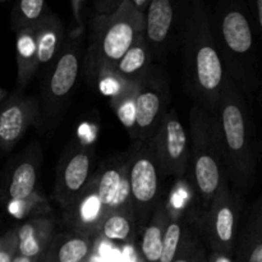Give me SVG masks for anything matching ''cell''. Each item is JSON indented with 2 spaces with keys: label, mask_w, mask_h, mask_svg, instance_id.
I'll use <instances>...</instances> for the list:
<instances>
[{
  "label": "cell",
  "mask_w": 262,
  "mask_h": 262,
  "mask_svg": "<svg viewBox=\"0 0 262 262\" xmlns=\"http://www.w3.org/2000/svg\"><path fill=\"white\" fill-rule=\"evenodd\" d=\"M211 117V129L228 183L246 194L255 186L258 142L252 104L225 76L222 95Z\"/></svg>",
  "instance_id": "1"
},
{
  "label": "cell",
  "mask_w": 262,
  "mask_h": 262,
  "mask_svg": "<svg viewBox=\"0 0 262 262\" xmlns=\"http://www.w3.org/2000/svg\"><path fill=\"white\" fill-rule=\"evenodd\" d=\"M225 76L250 104L260 94V60L246 0H219L209 14Z\"/></svg>",
  "instance_id": "2"
},
{
  "label": "cell",
  "mask_w": 262,
  "mask_h": 262,
  "mask_svg": "<svg viewBox=\"0 0 262 262\" xmlns=\"http://www.w3.org/2000/svg\"><path fill=\"white\" fill-rule=\"evenodd\" d=\"M205 0H193L179 41L184 83L194 105L212 115L225 82V72L210 26Z\"/></svg>",
  "instance_id": "3"
},
{
  "label": "cell",
  "mask_w": 262,
  "mask_h": 262,
  "mask_svg": "<svg viewBox=\"0 0 262 262\" xmlns=\"http://www.w3.org/2000/svg\"><path fill=\"white\" fill-rule=\"evenodd\" d=\"M145 32V14L130 0H123L110 14H95L90 26L89 46L83 53L82 71L90 82L99 81L113 71L138 35Z\"/></svg>",
  "instance_id": "4"
},
{
  "label": "cell",
  "mask_w": 262,
  "mask_h": 262,
  "mask_svg": "<svg viewBox=\"0 0 262 262\" xmlns=\"http://www.w3.org/2000/svg\"><path fill=\"white\" fill-rule=\"evenodd\" d=\"M84 30L66 37L58 55L45 66L41 79L37 128L42 133H51L63 119L71 96L78 83L83 60Z\"/></svg>",
  "instance_id": "5"
},
{
  "label": "cell",
  "mask_w": 262,
  "mask_h": 262,
  "mask_svg": "<svg viewBox=\"0 0 262 262\" xmlns=\"http://www.w3.org/2000/svg\"><path fill=\"white\" fill-rule=\"evenodd\" d=\"M189 156L187 182L191 186L200 210L209 209L223 182L224 166L211 129V117L197 105L189 112Z\"/></svg>",
  "instance_id": "6"
},
{
  "label": "cell",
  "mask_w": 262,
  "mask_h": 262,
  "mask_svg": "<svg viewBox=\"0 0 262 262\" xmlns=\"http://www.w3.org/2000/svg\"><path fill=\"white\" fill-rule=\"evenodd\" d=\"M127 158L130 206L138 233L161 201V171L152 137L145 141H133Z\"/></svg>",
  "instance_id": "7"
},
{
  "label": "cell",
  "mask_w": 262,
  "mask_h": 262,
  "mask_svg": "<svg viewBox=\"0 0 262 262\" xmlns=\"http://www.w3.org/2000/svg\"><path fill=\"white\" fill-rule=\"evenodd\" d=\"M242 210L243 194L234 191L225 179L209 209L200 212L193 220L210 251L234 256Z\"/></svg>",
  "instance_id": "8"
},
{
  "label": "cell",
  "mask_w": 262,
  "mask_h": 262,
  "mask_svg": "<svg viewBox=\"0 0 262 262\" xmlns=\"http://www.w3.org/2000/svg\"><path fill=\"white\" fill-rule=\"evenodd\" d=\"M193 0H150L145 12V37L152 59L164 60L179 46Z\"/></svg>",
  "instance_id": "9"
},
{
  "label": "cell",
  "mask_w": 262,
  "mask_h": 262,
  "mask_svg": "<svg viewBox=\"0 0 262 262\" xmlns=\"http://www.w3.org/2000/svg\"><path fill=\"white\" fill-rule=\"evenodd\" d=\"M170 101V89L166 77L156 67L140 79L136 94L135 127L130 132L132 141H145L151 138L159 123L168 112Z\"/></svg>",
  "instance_id": "10"
},
{
  "label": "cell",
  "mask_w": 262,
  "mask_h": 262,
  "mask_svg": "<svg viewBox=\"0 0 262 262\" xmlns=\"http://www.w3.org/2000/svg\"><path fill=\"white\" fill-rule=\"evenodd\" d=\"M152 140L161 176L173 177L177 181L186 178L189 141L176 109L165 113L154 133Z\"/></svg>",
  "instance_id": "11"
},
{
  "label": "cell",
  "mask_w": 262,
  "mask_h": 262,
  "mask_svg": "<svg viewBox=\"0 0 262 262\" xmlns=\"http://www.w3.org/2000/svg\"><path fill=\"white\" fill-rule=\"evenodd\" d=\"M94 150L83 143H72L56 170L53 196L61 210H66L86 187L91 178Z\"/></svg>",
  "instance_id": "12"
},
{
  "label": "cell",
  "mask_w": 262,
  "mask_h": 262,
  "mask_svg": "<svg viewBox=\"0 0 262 262\" xmlns=\"http://www.w3.org/2000/svg\"><path fill=\"white\" fill-rule=\"evenodd\" d=\"M38 102L22 87L8 95L0 105V150L9 152L25 137L31 125L37 127Z\"/></svg>",
  "instance_id": "13"
},
{
  "label": "cell",
  "mask_w": 262,
  "mask_h": 262,
  "mask_svg": "<svg viewBox=\"0 0 262 262\" xmlns=\"http://www.w3.org/2000/svg\"><path fill=\"white\" fill-rule=\"evenodd\" d=\"M42 152L36 141L17 158L0 191V200L7 204L22 201L35 194L40 178Z\"/></svg>",
  "instance_id": "14"
},
{
  "label": "cell",
  "mask_w": 262,
  "mask_h": 262,
  "mask_svg": "<svg viewBox=\"0 0 262 262\" xmlns=\"http://www.w3.org/2000/svg\"><path fill=\"white\" fill-rule=\"evenodd\" d=\"M104 216L105 210L96 188V174H92L81 193L63 210V219L68 229L94 238L99 234Z\"/></svg>",
  "instance_id": "15"
},
{
  "label": "cell",
  "mask_w": 262,
  "mask_h": 262,
  "mask_svg": "<svg viewBox=\"0 0 262 262\" xmlns=\"http://www.w3.org/2000/svg\"><path fill=\"white\" fill-rule=\"evenodd\" d=\"M95 174L97 193L105 214L130 206L127 156H119L106 161Z\"/></svg>",
  "instance_id": "16"
},
{
  "label": "cell",
  "mask_w": 262,
  "mask_h": 262,
  "mask_svg": "<svg viewBox=\"0 0 262 262\" xmlns=\"http://www.w3.org/2000/svg\"><path fill=\"white\" fill-rule=\"evenodd\" d=\"M55 233L56 224L53 216L48 214L32 215L15 228L17 253L41 262Z\"/></svg>",
  "instance_id": "17"
},
{
  "label": "cell",
  "mask_w": 262,
  "mask_h": 262,
  "mask_svg": "<svg viewBox=\"0 0 262 262\" xmlns=\"http://www.w3.org/2000/svg\"><path fill=\"white\" fill-rule=\"evenodd\" d=\"M38 66L45 67L55 59L66 40V28L60 18L46 9L41 19L33 25Z\"/></svg>",
  "instance_id": "18"
},
{
  "label": "cell",
  "mask_w": 262,
  "mask_h": 262,
  "mask_svg": "<svg viewBox=\"0 0 262 262\" xmlns=\"http://www.w3.org/2000/svg\"><path fill=\"white\" fill-rule=\"evenodd\" d=\"M94 238L68 229L55 233L41 262H86L92 253Z\"/></svg>",
  "instance_id": "19"
},
{
  "label": "cell",
  "mask_w": 262,
  "mask_h": 262,
  "mask_svg": "<svg viewBox=\"0 0 262 262\" xmlns=\"http://www.w3.org/2000/svg\"><path fill=\"white\" fill-rule=\"evenodd\" d=\"M152 61L150 46L146 41L145 32H142L138 35L132 46L125 51L124 55L115 64L113 71L107 76L114 77L119 81H140L150 71Z\"/></svg>",
  "instance_id": "20"
},
{
  "label": "cell",
  "mask_w": 262,
  "mask_h": 262,
  "mask_svg": "<svg viewBox=\"0 0 262 262\" xmlns=\"http://www.w3.org/2000/svg\"><path fill=\"white\" fill-rule=\"evenodd\" d=\"M169 211L166 201L161 200L151 215L150 220L140 230V256L142 262H159L161 250H163V238L165 228L168 225Z\"/></svg>",
  "instance_id": "21"
},
{
  "label": "cell",
  "mask_w": 262,
  "mask_h": 262,
  "mask_svg": "<svg viewBox=\"0 0 262 262\" xmlns=\"http://www.w3.org/2000/svg\"><path fill=\"white\" fill-rule=\"evenodd\" d=\"M15 58H17L18 86L25 89L40 69L37 63V54H36L33 26L22 28L15 32Z\"/></svg>",
  "instance_id": "22"
},
{
  "label": "cell",
  "mask_w": 262,
  "mask_h": 262,
  "mask_svg": "<svg viewBox=\"0 0 262 262\" xmlns=\"http://www.w3.org/2000/svg\"><path fill=\"white\" fill-rule=\"evenodd\" d=\"M238 258L239 262H262V210L260 200L256 201L250 219L243 229Z\"/></svg>",
  "instance_id": "23"
},
{
  "label": "cell",
  "mask_w": 262,
  "mask_h": 262,
  "mask_svg": "<svg viewBox=\"0 0 262 262\" xmlns=\"http://www.w3.org/2000/svg\"><path fill=\"white\" fill-rule=\"evenodd\" d=\"M99 234L115 242H127L137 234L132 207L106 212L100 225Z\"/></svg>",
  "instance_id": "24"
},
{
  "label": "cell",
  "mask_w": 262,
  "mask_h": 262,
  "mask_svg": "<svg viewBox=\"0 0 262 262\" xmlns=\"http://www.w3.org/2000/svg\"><path fill=\"white\" fill-rule=\"evenodd\" d=\"M118 89L112 96V106L117 114L119 122L124 125L130 135L135 127L136 119V94L140 81H119Z\"/></svg>",
  "instance_id": "25"
},
{
  "label": "cell",
  "mask_w": 262,
  "mask_h": 262,
  "mask_svg": "<svg viewBox=\"0 0 262 262\" xmlns=\"http://www.w3.org/2000/svg\"><path fill=\"white\" fill-rule=\"evenodd\" d=\"M169 216L170 219L164 233L163 250L159 262H171L177 257L192 224V220H188L181 215H169Z\"/></svg>",
  "instance_id": "26"
},
{
  "label": "cell",
  "mask_w": 262,
  "mask_h": 262,
  "mask_svg": "<svg viewBox=\"0 0 262 262\" xmlns=\"http://www.w3.org/2000/svg\"><path fill=\"white\" fill-rule=\"evenodd\" d=\"M46 0H17L10 13V27L14 32L36 25L46 12Z\"/></svg>",
  "instance_id": "27"
},
{
  "label": "cell",
  "mask_w": 262,
  "mask_h": 262,
  "mask_svg": "<svg viewBox=\"0 0 262 262\" xmlns=\"http://www.w3.org/2000/svg\"><path fill=\"white\" fill-rule=\"evenodd\" d=\"M200 233L197 230L194 222H192L186 241L182 246L181 251L171 262H205L206 261V251L202 242L200 241Z\"/></svg>",
  "instance_id": "28"
},
{
  "label": "cell",
  "mask_w": 262,
  "mask_h": 262,
  "mask_svg": "<svg viewBox=\"0 0 262 262\" xmlns=\"http://www.w3.org/2000/svg\"><path fill=\"white\" fill-rule=\"evenodd\" d=\"M15 253H17V235H15V229H12L0 237V262H12Z\"/></svg>",
  "instance_id": "29"
},
{
  "label": "cell",
  "mask_w": 262,
  "mask_h": 262,
  "mask_svg": "<svg viewBox=\"0 0 262 262\" xmlns=\"http://www.w3.org/2000/svg\"><path fill=\"white\" fill-rule=\"evenodd\" d=\"M253 27L257 33L262 32V0H246Z\"/></svg>",
  "instance_id": "30"
},
{
  "label": "cell",
  "mask_w": 262,
  "mask_h": 262,
  "mask_svg": "<svg viewBox=\"0 0 262 262\" xmlns=\"http://www.w3.org/2000/svg\"><path fill=\"white\" fill-rule=\"evenodd\" d=\"M123 0H92L95 14H110L119 7Z\"/></svg>",
  "instance_id": "31"
},
{
  "label": "cell",
  "mask_w": 262,
  "mask_h": 262,
  "mask_svg": "<svg viewBox=\"0 0 262 262\" xmlns=\"http://www.w3.org/2000/svg\"><path fill=\"white\" fill-rule=\"evenodd\" d=\"M206 262H234V260L229 255L210 251V253H206Z\"/></svg>",
  "instance_id": "32"
},
{
  "label": "cell",
  "mask_w": 262,
  "mask_h": 262,
  "mask_svg": "<svg viewBox=\"0 0 262 262\" xmlns=\"http://www.w3.org/2000/svg\"><path fill=\"white\" fill-rule=\"evenodd\" d=\"M71 2H72V7H73L74 17L77 18V22L79 23V30H84L83 22H82V18H81V7L83 0H71Z\"/></svg>",
  "instance_id": "33"
},
{
  "label": "cell",
  "mask_w": 262,
  "mask_h": 262,
  "mask_svg": "<svg viewBox=\"0 0 262 262\" xmlns=\"http://www.w3.org/2000/svg\"><path fill=\"white\" fill-rule=\"evenodd\" d=\"M148 2H150V0H130V3H132L133 7H135L136 10H137V12H140L141 14H145L146 9H147Z\"/></svg>",
  "instance_id": "34"
},
{
  "label": "cell",
  "mask_w": 262,
  "mask_h": 262,
  "mask_svg": "<svg viewBox=\"0 0 262 262\" xmlns=\"http://www.w3.org/2000/svg\"><path fill=\"white\" fill-rule=\"evenodd\" d=\"M12 262H36V261H33V260H31V258L25 257V256H20V255H18V253H15V256L13 257Z\"/></svg>",
  "instance_id": "35"
},
{
  "label": "cell",
  "mask_w": 262,
  "mask_h": 262,
  "mask_svg": "<svg viewBox=\"0 0 262 262\" xmlns=\"http://www.w3.org/2000/svg\"><path fill=\"white\" fill-rule=\"evenodd\" d=\"M7 96H8V92L5 91L4 89H2V87H0V105H2V102L7 99Z\"/></svg>",
  "instance_id": "36"
},
{
  "label": "cell",
  "mask_w": 262,
  "mask_h": 262,
  "mask_svg": "<svg viewBox=\"0 0 262 262\" xmlns=\"http://www.w3.org/2000/svg\"><path fill=\"white\" fill-rule=\"evenodd\" d=\"M0 2H5V0H0Z\"/></svg>",
  "instance_id": "37"
},
{
  "label": "cell",
  "mask_w": 262,
  "mask_h": 262,
  "mask_svg": "<svg viewBox=\"0 0 262 262\" xmlns=\"http://www.w3.org/2000/svg\"><path fill=\"white\" fill-rule=\"evenodd\" d=\"M205 262H206V261H205Z\"/></svg>",
  "instance_id": "38"
}]
</instances>
